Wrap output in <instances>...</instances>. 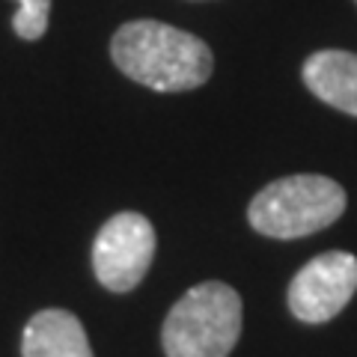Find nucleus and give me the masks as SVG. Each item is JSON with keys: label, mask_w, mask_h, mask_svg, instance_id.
I'll list each match as a JSON object with an SVG mask.
<instances>
[{"label": "nucleus", "mask_w": 357, "mask_h": 357, "mask_svg": "<svg viewBox=\"0 0 357 357\" xmlns=\"http://www.w3.org/2000/svg\"><path fill=\"white\" fill-rule=\"evenodd\" d=\"M110 57L126 77L155 93L197 89L215 69L211 48L203 39L155 18L122 24L110 39Z\"/></svg>", "instance_id": "nucleus-1"}, {"label": "nucleus", "mask_w": 357, "mask_h": 357, "mask_svg": "<svg viewBox=\"0 0 357 357\" xmlns=\"http://www.w3.org/2000/svg\"><path fill=\"white\" fill-rule=\"evenodd\" d=\"M354 3H357V0H354Z\"/></svg>", "instance_id": "nucleus-9"}, {"label": "nucleus", "mask_w": 357, "mask_h": 357, "mask_svg": "<svg viewBox=\"0 0 357 357\" xmlns=\"http://www.w3.org/2000/svg\"><path fill=\"white\" fill-rule=\"evenodd\" d=\"M15 3L18 13L13 18V30L27 42L42 39L51 18V0H15Z\"/></svg>", "instance_id": "nucleus-8"}, {"label": "nucleus", "mask_w": 357, "mask_h": 357, "mask_svg": "<svg viewBox=\"0 0 357 357\" xmlns=\"http://www.w3.org/2000/svg\"><path fill=\"white\" fill-rule=\"evenodd\" d=\"M345 211L340 182L316 173L283 176L250 199V227L268 238H304L337 223Z\"/></svg>", "instance_id": "nucleus-3"}, {"label": "nucleus", "mask_w": 357, "mask_h": 357, "mask_svg": "<svg viewBox=\"0 0 357 357\" xmlns=\"http://www.w3.org/2000/svg\"><path fill=\"white\" fill-rule=\"evenodd\" d=\"M238 337L241 298L220 280L188 289L167 312L161 328L167 357H229Z\"/></svg>", "instance_id": "nucleus-2"}, {"label": "nucleus", "mask_w": 357, "mask_h": 357, "mask_svg": "<svg viewBox=\"0 0 357 357\" xmlns=\"http://www.w3.org/2000/svg\"><path fill=\"white\" fill-rule=\"evenodd\" d=\"M155 259V227L137 211H119L96 236L93 271L110 292H131Z\"/></svg>", "instance_id": "nucleus-4"}, {"label": "nucleus", "mask_w": 357, "mask_h": 357, "mask_svg": "<svg viewBox=\"0 0 357 357\" xmlns=\"http://www.w3.org/2000/svg\"><path fill=\"white\" fill-rule=\"evenodd\" d=\"M21 357H93V349L69 310H39L21 333Z\"/></svg>", "instance_id": "nucleus-7"}, {"label": "nucleus", "mask_w": 357, "mask_h": 357, "mask_svg": "<svg viewBox=\"0 0 357 357\" xmlns=\"http://www.w3.org/2000/svg\"><path fill=\"white\" fill-rule=\"evenodd\" d=\"M304 84L319 102L357 116V54L325 48L304 63Z\"/></svg>", "instance_id": "nucleus-6"}, {"label": "nucleus", "mask_w": 357, "mask_h": 357, "mask_svg": "<svg viewBox=\"0 0 357 357\" xmlns=\"http://www.w3.org/2000/svg\"><path fill=\"white\" fill-rule=\"evenodd\" d=\"M357 292V256L328 250L310 259L289 283V310L307 325L340 316Z\"/></svg>", "instance_id": "nucleus-5"}]
</instances>
